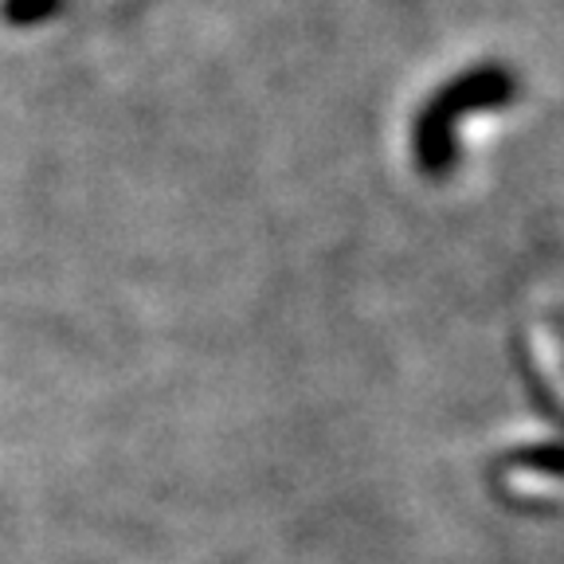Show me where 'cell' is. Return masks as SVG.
<instances>
[{"mask_svg": "<svg viewBox=\"0 0 564 564\" xmlns=\"http://www.w3.org/2000/svg\"><path fill=\"white\" fill-rule=\"evenodd\" d=\"M518 98V75L498 63H482V67L458 75L435 98L420 110L415 118V138L412 153L423 176H447L458 165V141L455 126L458 118L478 115V110H494V106H510Z\"/></svg>", "mask_w": 564, "mask_h": 564, "instance_id": "obj_1", "label": "cell"}, {"mask_svg": "<svg viewBox=\"0 0 564 564\" xmlns=\"http://www.w3.org/2000/svg\"><path fill=\"white\" fill-rule=\"evenodd\" d=\"M506 463H521V467L541 470V475L564 478V443H553V447H533V451H513Z\"/></svg>", "mask_w": 564, "mask_h": 564, "instance_id": "obj_2", "label": "cell"}, {"mask_svg": "<svg viewBox=\"0 0 564 564\" xmlns=\"http://www.w3.org/2000/svg\"><path fill=\"white\" fill-rule=\"evenodd\" d=\"M556 329H561V337H564V326H561V322H556Z\"/></svg>", "mask_w": 564, "mask_h": 564, "instance_id": "obj_3", "label": "cell"}]
</instances>
